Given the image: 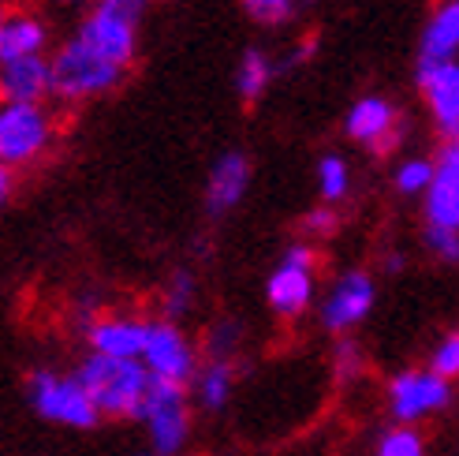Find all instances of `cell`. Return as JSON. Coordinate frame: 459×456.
<instances>
[{
  "label": "cell",
  "instance_id": "cell-1",
  "mask_svg": "<svg viewBox=\"0 0 459 456\" xmlns=\"http://www.w3.org/2000/svg\"><path fill=\"white\" fill-rule=\"evenodd\" d=\"M49 75H53V98L67 105H86L112 94L127 79V67L98 57L72 34L56 53H49Z\"/></svg>",
  "mask_w": 459,
  "mask_h": 456
},
{
  "label": "cell",
  "instance_id": "cell-2",
  "mask_svg": "<svg viewBox=\"0 0 459 456\" xmlns=\"http://www.w3.org/2000/svg\"><path fill=\"white\" fill-rule=\"evenodd\" d=\"M79 381L86 385L90 400L101 412V419H131L134 408H139L150 371L143 367L139 359H124V355H98L90 352L79 363Z\"/></svg>",
  "mask_w": 459,
  "mask_h": 456
},
{
  "label": "cell",
  "instance_id": "cell-3",
  "mask_svg": "<svg viewBox=\"0 0 459 456\" xmlns=\"http://www.w3.org/2000/svg\"><path fill=\"white\" fill-rule=\"evenodd\" d=\"M146 426L150 434V452L153 456H179L191 442V400H187V385L169 381V378H153L146 381V393L134 408V416Z\"/></svg>",
  "mask_w": 459,
  "mask_h": 456
},
{
  "label": "cell",
  "instance_id": "cell-4",
  "mask_svg": "<svg viewBox=\"0 0 459 456\" xmlns=\"http://www.w3.org/2000/svg\"><path fill=\"white\" fill-rule=\"evenodd\" d=\"M56 143V117L45 101L0 98V165L30 169Z\"/></svg>",
  "mask_w": 459,
  "mask_h": 456
},
{
  "label": "cell",
  "instance_id": "cell-5",
  "mask_svg": "<svg viewBox=\"0 0 459 456\" xmlns=\"http://www.w3.org/2000/svg\"><path fill=\"white\" fill-rule=\"evenodd\" d=\"M27 400L41 419L67 426V430H94L101 423V412L90 400L79 374H56L49 367L34 371L27 378Z\"/></svg>",
  "mask_w": 459,
  "mask_h": 456
},
{
  "label": "cell",
  "instance_id": "cell-6",
  "mask_svg": "<svg viewBox=\"0 0 459 456\" xmlns=\"http://www.w3.org/2000/svg\"><path fill=\"white\" fill-rule=\"evenodd\" d=\"M314 300H317V250L303 240L288 243L277 269L265 281V303L277 318L295 322V318L310 311Z\"/></svg>",
  "mask_w": 459,
  "mask_h": 456
},
{
  "label": "cell",
  "instance_id": "cell-7",
  "mask_svg": "<svg viewBox=\"0 0 459 456\" xmlns=\"http://www.w3.org/2000/svg\"><path fill=\"white\" fill-rule=\"evenodd\" d=\"M139 15L134 8H124L117 0H98L90 4L75 27V38L94 49L98 57L120 64V67H131L134 57H139Z\"/></svg>",
  "mask_w": 459,
  "mask_h": 456
},
{
  "label": "cell",
  "instance_id": "cell-8",
  "mask_svg": "<svg viewBox=\"0 0 459 456\" xmlns=\"http://www.w3.org/2000/svg\"><path fill=\"white\" fill-rule=\"evenodd\" d=\"M455 400L452 378L433 374L429 367H407L388 378V416L396 423H426L429 416L448 412Z\"/></svg>",
  "mask_w": 459,
  "mask_h": 456
},
{
  "label": "cell",
  "instance_id": "cell-9",
  "mask_svg": "<svg viewBox=\"0 0 459 456\" xmlns=\"http://www.w3.org/2000/svg\"><path fill=\"white\" fill-rule=\"evenodd\" d=\"M374 307H377V281H374V273L343 269L340 277L333 281V288L321 295L317 322H321V329H325V333L343 337V333H351L355 326H362Z\"/></svg>",
  "mask_w": 459,
  "mask_h": 456
},
{
  "label": "cell",
  "instance_id": "cell-10",
  "mask_svg": "<svg viewBox=\"0 0 459 456\" xmlns=\"http://www.w3.org/2000/svg\"><path fill=\"white\" fill-rule=\"evenodd\" d=\"M139 363L153 378H169V381L187 385L195 367H198V352L191 345V337L179 329V322H172V318H157V322H146Z\"/></svg>",
  "mask_w": 459,
  "mask_h": 456
},
{
  "label": "cell",
  "instance_id": "cell-11",
  "mask_svg": "<svg viewBox=\"0 0 459 456\" xmlns=\"http://www.w3.org/2000/svg\"><path fill=\"white\" fill-rule=\"evenodd\" d=\"M403 131L407 127L396 101H388L385 94H362L343 117V135L374 153H393L403 143Z\"/></svg>",
  "mask_w": 459,
  "mask_h": 456
},
{
  "label": "cell",
  "instance_id": "cell-12",
  "mask_svg": "<svg viewBox=\"0 0 459 456\" xmlns=\"http://www.w3.org/2000/svg\"><path fill=\"white\" fill-rule=\"evenodd\" d=\"M415 83L426 98L429 120L437 127L441 139H455L459 135V64L441 60V64H415Z\"/></svg>",
  "mask_w": 459,
  "mask_h": 456
},
{
  "label": "cell",
  "instance_id": "cell-13",
  "mask_svg": "<svg viewBox=\"0 0 459 456\" xmlns=\"http://www.w3.org/2000/svg\"><path fill=\"white\" fill-rule=\"evenodd\" d=\"M419 198H422L426 224L459 228V146L455 139H445V146L433 157V176Z\"/></svg>",
  "mask_w": 459,
  "mask_h": 456
},
{
  "label": "cell",
  "instance_id": "cell-14",
  "mask_svg": "<svg viewBox=\"0 0 459 456\" xmlns=\"http://www.w3.org/2000/svg\"><path fill=\"white\" fill-rule=\"evenodd\" d=\"M250 191V157L243 150H224L217 162L210 165L205 176V214L210 217H224L232 214Z\"/></svg>",
  "mask_w": 459,
  "mask_h": 456
},
{
  "label": "cell",
  "instance_id": "cell-15",
  "mask_svg": "<svg viewBox=\"0 0 459 456\" xmlns=\"http://www.w3.org/2000/svg\"><path fill=\"white\" fill-rule=\"evenodd\" d=\"M0 98L4 101H49L53 98L49 53L0 60Z\"/></svg>",
  "mask_w": 459,
  "mask_h": 456
},
{
  "label": "cell",
  "instance_id": "cell-16",
  "mask_svg": "<svg viewBox=\"0 0 459 456\" xmlns=\"http://www.w3.org/2000/svg\"><path fill=\"white\" fill-rule=\"evenodd\" d=\"M143 337H146V322L143 318H127V314H105L86 326V345L98 355L139 359Z\"/></svg>",
  "mask_w": 459,
  "mask_h": 456
},
{
  "label": "cell",
  "instance_id": "cell-17",
  "mask_svg": "<svg viewBox=\"0 0 459 456\" xmlns=\"http://www.w3.org/2000/svg\"><path fill=\"white\" fill-rule=\"evenodd\" d=\"M459 53V0H441L429 12L426 27L419 34V60L415 64H441L455 60Z\"/></svg>",
  "mask_w": 459,
  "mask_h": 456
},
{
  "label": "cell",
  "instance_id": "cell-18",
  "mask_svg": "<svg viewBox=\"0 0 459 456\" xmlns=\"http://www.w3.org/2000/svg\"><path fill=\"white\" fill-rule=\"evenodd\" d=\"M49 22L38 12H4V19H0V60L49 53Z\"/></svg>",
  "mask_w": 459,
  "mask_h": 456
},
{
  "label": "cell",
  "instance_id": "cell-19",
  "mask_svg": "<svg viewBox=\"0 0 459 456\" xmlns=\"http://www.w3.org/2000/svg\"><path fill=\"white\" fill-rule=\"evenodd\" d=\"M195 400L205 412H224L228 400L236 393V359H205L191 374Z\"/></svg>",
  "mask_w": 459,
  "mask_h": 456
},
{
  "label": "cell",
  "instance_id": "cell-20",
  "mask_svg": "<svg viewBox=\"0 0 459 456\" xmlns=\"http://www.w3.org/2000/svg\"><path fill=\"white\" fill-rule=\"evenodd\" d=\"M277 75H281L277 57L258 49V45H255V49H247L239 57V64H236V94H239V101H247V105L262 101Z\"/></svg>",
  "mask_w": 459,
  "mask_h": 456
},
{
  "label": "cell",
  "instance_id": "cell-21",
  "mask_svg": "<svg viewBox=\"0 0 459 456\" xmlns=\"http://www.w3.org/2000/svg\"><path fill=\"white\" fill-rule=\"evenodd\" d=\"M317 195H321V202H329V206H340V202L351 195V165H348V157H340V153L321 157L317 162Z\"/></svg>",
  "mask_w": 459,
  "mask_h": 456
},
{
  "label": "cell",
  "instance_id": "cell-22",
  "mask_svg": "<svg viewBox=\"0 0 459 456\" xmlns=\"http://www.w3.org/2000/svg\"><path fill=\"white\" fill-rule=\"evenodd\" d=\"M198 303V277L191 269H176L169 285H165V295H160V311H165V318H172V322H179L183 314H191Z\"/></svg>",
  "mask_w": 459,
  "mask_h": 456
},
{
  "label": "cell",
  "instance_id": "cell-23",
  "mask_svg": "<svg viewBox=\"0 0 459 456\" xmlns=\"http://www.w3.org/2000/svg\"><path fill=\"white\" fill-rule=\"evenodd\" d=\"M310 0H239V8L258 22V27H288L291 19H299V12Z\"/></svg>",
  "mask_w": 459,
  "mask_h": 456
},
{
  "label": "cell",
  "instance_id": "cell-24",
  "mask_svg": "<svg viewBox=\"0 0 459 456\" xmlns=\"http://www.w3.org/2000/svg\"><path fill=\"white\" fill-rule=\"evenodd\" d=\"M374 456H426V434L419 430V423H396L381 434Z\"/></svg>",
  "mask_w": 459,
  "mask_h": 456
},
{
  "label": "cell",
  "instance_id": "cell-25",
  "mask_svg": "<svg viewBox=\"0 0 459 456\" xmlns=\"http://www.w3.org/2000/svg\"><path fill=\"white\" fill-rule=\"evenodd\" d=\"M429 176H433V157L415 153V157H403V162L396 165L393 184H396V191L403 198H419L426 191V184H429Z\"/></svg>",
  "mask_w": 459,
  "mask_h": 456
},
{
  "label": "cell",
  "instance_id": "cell-26",
  "mask_svg": "<svg viewBox=\"0 0 459 456\" xmlns=\"http://www.w3.org/2000/svg\"><path fill=\"white\" fill-rule=\"evenodd\" d=\"M239 340H243V326L236 318H217L210 333H205V359H236Z\"/></svg>",
  "mask_w": 459,
  "mask_h": 456
},
{
  "label": "cell",
  "instance_id": "cell-27",
  "mask_svg": "<svg viewBox=\"0 0 459 456\" xmlns=\"http://www.w3.org/2000/svg\"><path fill=\"white\" fill-rule=\"evenodd\" d=\"M362 367H366L362 348L355 345V340H348V333H343V340H336V348H333V371H336V378L351 381V378L362 374Z\"/></svg>",
  "mask_w": 459,
  "mask_h": 456
},
{
  "label": "cell",
  "instance_id": "cell-28",
  "mask_svg": "<svg viewBox=\"0 0 459 456\" xmlns=\"http://www.w3.org/2000/svg\"><path fill=\"white\" fill-rule=\"evenodd\" d=\"M426 367L433 371V374H441V378H452L455 381V374H459V333H445L441 340H437V348L429 352V363Z\"/></svg>",
  "mask_w": 459,
  "mask_h": 456
},
{
  "label": "cell",
  "instance_id": "cell-29",
  "mask_svg": "<svg viewBox=\"0 0 459 456\" xmlns=\"http://www.w3.org/2000/svg\"><path fill=\"white\" fill-rule=\"evenodd\" d=\"M426 247H429V255L433 259H441V262H459V228H437V224H426V232H422Z\"/></svg>",
  "mask_w": 459,
  "mask_h": 456
},
{
  "label": "cell",
  "instance_id": "cell-30",
  "mask_svg": "<svg viewBox=\"0 0 459 456\" xmlns=\"http://www.w3.org/2000/svg\"><path fill=\"white\" fill-rule=\"evenodd\" d=\"M336 228H340V214H336V206H329V202H321V206H314V210L303 217V232L314 236V240L333 236Z\"/></svg>",
  "mask_w": 459,
  "mask_h": 456
},
{
  "label": "cell",
  "instance_id": "cell-31",
  "mask_svg": "<svg viewBox=\"0 0 459 456\" xmlns=\"http://www.w3.org/2000/svg\"><path fill=\"white\" fill-rule=\"evenodd\" d=\"M314 53H317V38L310 34V38H303V41H295L291 49H288V57L277 60V67H281V72H291V67H299V64H310Z\"/></svg>",
  "mask_w": 459,
  "mask_h": 456
},
{
  "label": "cell",
  "instance_id": "cell-32",
  "mask_svg": "<svg viewBox=\"0 0 459 456\" xmlns=\"http://www.w3.org/2000/svg\"><path fill=\"white\" fill-rule=\"evenodd\" d=\"M12 184H15V169L0 165V206H4V202H8V195H12Z\"/></svg>",
  "mask_w": 459,
  "mask_h": 456
},
{
  "label": "cell",
  "instance_id": "cell-33",
  "mask_svg": "<svg viewBox=\"0 0 459 456\" xmlns=\"http://www.w3.org/2000/svg\"><path fill=\"white\" fill-rule=\"evenodd\" d=\"M403 269H407L403 255H385V273H403Z\"/></svg>",
  "mask_w": 459,
  "mask_h": 456
},
{
  "label": "cell",
  "instance_id": "cell-34",
  "mask_svg": "<svg viewBox=\"0 0 459 456\" xmlns=\"http://www.w3.org/2000/svg\"><path fill=\"white\" fill-rule=\"evenodd\" d=\"M117 4H124V8H134V12H143L146 4H153V0H117Z\"/></svg>",
  "mask_w": 459,
  "mask_h": 456
},
{
  "label": "cell",
  "instance_id": "cell-35",
  "mask_svg": "<svg viewBox=\"0 0 459 456\" xmlns=\"http://www.w3.org/2000/svg\"><path fill=\"white\" fill-rule=\"evenodd\" d=\"M64 8H79V4H86V0H60Z\"/></svg>",
  "mask_w": 459,
  "mask_h": 456
},
{
  "label": "cell",
  "instance_id": "cell-36",
  "mask_svg": "<svg viewBox=\"0 0 459 456\" xmlns=\"http://www.w3.org/2000/svg\"><path fill=\"white\" fill-rule=\"evenodd\" d=\"M4 12H8V8H4V4H0V19H4Z\"/></svg>",
  "mask_w": 459,
  "mask_h": 456
},
{
  "label": "cell",
  "instance_id": "cell-37",
  "mask_svg": "<svg viewBox=\"0 0 459 456\" xmlns=\"http://www.w3.org/2000/svg\"><path fill=\"white\" fill-rule=\"evenodd\" d=\"M146 456H150V452H146Z\"/></svg>",
  "mask_w": 459,
  "mask_h": 456
}]
</instances>
